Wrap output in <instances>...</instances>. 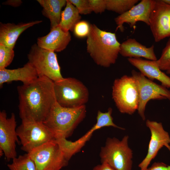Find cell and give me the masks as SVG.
<instances>
[{"label": "cell", "mask_w": 170, "mask_h": 170, "mask_svg": "<svg viewBox=\"0 0 170 170\" xmlns=\"http://www.w3.org/2000/svg\"><path fill=\"white\" fill-rule=\"evenodd\" d=\"M54 82L39 76L32 82L18 86L19 116L22 122H43L56 101Z\"/></svg>", "instance_id": "obj_1"}, {"label": "cell", "mask_w": 170, "mask_h": 170, "mask_svg": "<svg viewBox=\"0 0 170 170\" xmlns=\"http://www.w3.org/2000/svg\"><path fill=\"white\" fill-rule=\"evenodd\" d=\"M87 50L94 62L104 67L114 64L120 54L121 44L115 33L101 30L91 24L86 40Z\"/></svg>", "instance_id": "obj_2"}, {"label": "cell", "mask_w": 170, "mask_h": 170, "mask_svg": "<svg viewBox=\"0 0 170 170\" xmlns=\"http://www.w3.org/2000/svg\"><path fill=\"white\" fill-rule=\"evenodd\" d=\"M86 112L85 105L75 107H66L60 105L56 101L43 122L56 136L66 138L71 135L85 118Z\"/></svg>", "instance_id": "obj_3"}, {"label": "cell", "mask_w": 170, "mask_h": 170, "mask_svg": "<svg viewBox=\"0 0 170 170\" xmlns=\"http://www.w3.org/2000/svg\"><path fill=\"white\" fill-rule=\"evenodd\" d=\"M129 137L121 140L108 138L99 154L101 162H106L115 170H132L133 151L129 146Z\"/></svg>", "instance_id": "obj_4"}, {"label": "cell", "mask_w": 170, "mask_h": 170, "mask_svg": "<svg viewBox=\"0 0 170 170\" xmlns=\"http://www.w3.org/2000/svg\"><path fill=\"white\" fill-rule=\"evenodd\" d=\"M112 93V99L121 113L132 115L137 110L139 92L136 81L132 76L124 75L116 79Z\"/></svg>", "instance_id": "obj_5"}, {"label": "cell", "mask_w": 170, "mask_h": 170, "mask_svg": "<svg viewBox=\"0 0 170 170\" xmlns=\"http://www.w3.org/2000/svg\"><path fill=\"white\" fill-rule=\"evenodd\" d=\"M54 88L56 101L64 107L73 108L84 105L88 100L87 88L74 78H64L54 82Z\"/></svg>", "instance_id": "obj_6"}, {"label": "cell", "mask_w": 170, "mask_h": 170, "mask_svg": "<svg viewBox=\"0 0 170 170\" xmlns=\"http://www.w3.org/2000/svg\"><path fill=\"white\" fill-rule=\"evenodd\" d=\"M22 145L21 149L28 153L50 141L56 135L43 122H22L16 129Z\"/></svg>", "instance_id": "obj_7"}, {"label": "cell", "mask_w": 170, "mask_h": 170, "mask_svg": "<svg viewBox=\"0 0 170 170\" xmlns=\"http://www.w3.org/2000/svg\"><path fill=\"white\" fill-rule=\"evenodd\" d=\"M28 61L33 66L39 76H45L54 82L64 77L60 72L56 54L34 44L27 55Z\"/></svg>", "instance_id": "obj_8"}, {"label": "cell", "mask_w": 170, "mask_h": 170, "mask_svg": "<svg viewBox=\"0 0 170 170\" xmlns=\"http://www.w3.org/2000/svg\"><path fill=\"white\" fill-rule=\"evenodd\" d=\"M27 153L34 162L37 170H60L67 166L69 161L55 140Z\"/></svg>", "instance_id": "obj_9"}, {"label": "cell", "mask_w": 170, "mask_h": 170, "mask_svg": "<svg viewBox=\"0 0 170 170\" xmlns=\"http://www.w3.org/2000/svg\"><path fill=\"white\" fill-rule=\"evenodd\" d=\"M132 76L135 80L139 92V103L138 113L143 121L145 119L144 112L148 102L150 100H170V91L162 85L153 82L140 72L133 70Z\"/></svg>", "instance_id": "obj_10"}, {"label": "cell", "mask_w": 170, "mask_h": 170, "mask_svg": "<svg viewBox=\"0 0 170 170\" xmlns=\"http://www.w3.org/2000/svg\"><path fill=\"white\" fill-rule=\"evenodd\" d=\"M16 122L14 113L8 118L5 110L0 112V155L3 154L8 162L17 157L16 143H20L16 129Z\"/></svg>", "instance_id": "obj_11"}, {"label": "cell", "mask_w": 170, "mask_h": 170, "mask_svg": "<svg viewBox=\"0 0 170 170\" xmlns=\"http://www.w3.org/2000/svg\"><path fill=\"white\" fill-rule=\"evenodd\" d=\"M146 125L150 129L151 136L147 154L138 165L140 170L147 169L152 160L163 146L166 147L170 152V137L169 133L164 129L162 123L147 119Z\"/></svg>", "instance_id": "obj_12"}, {"label": "cell", "mask_w": 170, "mask_h": 170, "mask_svg": "<svg viewBox=\"0 0 170 170\" xmlns=\"http://www.w3.org/2000/svg\"><path fill=\"white\" fill-rule=\"evenodd\" d=\"M149 26L156 42L170 37V6L162 0H155Z\"/></svg>", "instance_id": "obj_13"}, {"label": "cell", "mask_w": 170, "mask_h": 170, "mask_svg": "<svg viewBox=\"0 0 170 170\" xmlns=\"http://www.w3.org/2000/svg\"><path fill=\"white\" fill-rule=\"evenodd\" d=\"M154 0H142L130 9L115 19L116 29L124 31L123 24H128L134 29L137 22L142 21L149 26L150 19L155 3Z\"/></svg>", "instance_id": "obj_14"}, {"label": "cell", "mask_w": 170, "mask_h": 170, "mask_svg": "<svg viewBox=\"0 0 170 170\" xmlns=\"http://www.w3.org/2000/svg\"><path fill=\"white\" fill-rule=\"evenodd\" d=\"M71 40L69 31L63 30L59 26L51 29L47 35L39 37L37 44L40 47L54 52L65 49Z\"/></svg>", "instance_id": "obj_15"}, {"label": "cell", "mask_w": 170, "mask_h": 170, "mask_svg": "<svg viewBox=\"0 0 170 170\" xmlns=\"http://www.w3.org/2000/svg\"><path fill=\"white\" fill-rule=\"evenodd\" d=\"M128 62L138 69L140 72L149 79L160 81L165 87L170 88V77L159 68L156 60L141 58H128Z\"/></svg>", "instance_id": "obj_16"}, {"label": "cell", "mask_w": 170, "mask_h": 170, "mask_svg": "<svg viewBox=\"0 0 170 170\" xmlns=\"http://www.w3.org/2000/svg\"><path fill=\"white\" fill-rule=\"evenodd\" d=\"M39 77L37 73L29 62L21 68L13 69H0V87L5 83L20 81L24 85L29 84Z\"/></svg>", "instance_id": "obj_17"}, {"label": "cell", "mask_w": 170, "mask_h": 170, "mask_svg": "<svg viewBox=\"0 0 170 170\" xmlns=\"http://www.w3.org/2000/svg\"><path fill=\"white\" fill-rule=\"evenodd\" d=\"M36 20L27 23H0V44L13 49L20 35L25 30L42 22Z\"/></svg>", "instance_id": "obj_18"}, {"label": "cell", "mask_w": 170, "mask_h": 170, "mask_svg": "<svg viewBox=\"0 0 170 170\" xmlns=\"http://www.w3.org/2000/svg\"><path fill=\"white\" fill-rule=\"evenodd\" d=\"M120 54L128 58L142 57L149 60H157L153 45L147 47L134 38L128 39L121 44Z\"/></svg>", "instance_id": "obj_19"}, {"label": "cell", "mask_w": 170, "mask_h": 170, "mask_svg": "<svg viewBox=\"0 0 170 170\" xmlns=\"http://www.w3.org/2000/svg\"><path fill=\"white\" fill-rule=\"evenodd\" d=\"M37 1L43 8L42 14L48 18L50 22L51 29L59 25L61 9L66 5L65 0H37Z\"/></svg>", "instance_id": "obj_20"}, {"label": "cell", "mask_w": 170, "mask_h": 170, "mask_svg": "<svg viewBox=\"0 0 170 170\" xmlns=\"http://www.w3.org/2000/svg\"><path fill=\"white\" fill-rule=\"evenodd\" d=\"M112 111V110L111 108H109L108 111L105 112L99 110L97 112L96 123L86 133L76 141L85 145L86 142L90 139L95 131L105 127L111 126L121 129L125 130L124 128L119 127L114 123L111 116Z\"/></svg>", "instance_id": "obj_21"}, {"label": "cell", "mask_w": 170, "mask_h": 170, "mask_svg": "<svg viewBox=\"0 0 170 170\" xmlns=\"http://www.w3.org/2000/svg\"><path fill=\"white\" fill-rule=\"evenodd\" d=\"M65 7L62 11L59 26L65 31H73L76 25L81 17L77 8L69 1L66 0Z\"/></svg>", "instance_id": "obj_22"}, {"label": "cell", "mask_w": 170, "mask_h": 170, "mask_svg": "<svg viewBox=\"0 0 170 170\" xmlns=\"http://www.w3.org/2000/svg\"><path fill=\"white\" fill-rule=\"evenodd\" d=\"M55 141L65 157L69 161L85 145L76 141L72 142L67 140L65 138L60 136H56Z\"/></svg>", "instance_id": "obj_23"}, {"label": "cell", "mask_w": 170, "mask_h": 170, "mask_svg": "<svg viewBox=\"0 0 170 170\" xmlns=\"http://www.w3.org/2000/svg\"><path fill=\"white\" fill-rule=\"evenodd\" d=\"M7 165L10 170H37L35 164L28 154L21 155L13 159Z\"/></svg>", "instance_id": "obj_24"}, {"label": "cell", "mask_w": 170, "mask_h": 170, "mask_svg": "<svg viewBox=\"0 0 170 170\" xmlns=\"http://www.w3.org/2000/svg\"><path fill=\"white\" fill-rule=\"evenodd\" d=\"M106 9L121 15L134 6L138 0H106Z\"/></svg>", "instance_id": "obj_25"}, {"label": "cell", "mask_w": 170, "mask_h": 170, "mask_svg": "<svg viewBox=\"0 0 170 170\" xmlns=\"http://www.w3.org/2000/svg\"><path fill=\"white\" fill-rule=\"evenodd\" d=\"M14 55L13 49L0 44V69L8 66L12 62Z\"/></svg>", "instance_id": "obj_26"}, {"label": "cell", "mask_w": 170, "mask_h": 170, "mask_svg": "<svg viewBox=\"0 0 170 170\" xmlns=\"http://www.w3.org/2000/svg\"><path fill=\"white\" fill-rule=\"evenodd\" d=\"M158 65L162 71L170 69V38L163 49L160 58L157 60Z\"/></svg>", "instance_id": "obj_27"}, {"label": "cell", "mask_w": 170, "mask_h": 170, "mask_svg": "<svg viewBox=\"0 0 170 170\" xmlns=\"http://www.w3.org/2000/svg\"><path fill=\"white\" fill-rule=\"evenodd\" d=\"M90 24L85 20L80 21L75 26L73 32L77 37L83 38L87 37L90 30Z\"/></svg>", "instance_id": "obj_28"}, {"label": "cell", "mask_w": 170, "mask_h": 170, "mask_svg": "<svg viewBox=\"0 0 170 170\" xmlns=\"http://www.w3.org/2000/svg\"><path fill=\"white\" fill-rule=\"evenodd\" d=\"M77 8L80 14H87L92 12L88 0H69Z\"/></svg>", "instance_id": "obj_29"}, {"label": "cell", "mask_w": 170, "mask_h": 170, "mask_svg": "<svg viewBox=\"0 0 170 170\" xmlns=\"http://www.w3.org/2000/svg\"><path fill=\"white\" fill-rule=\"evenodd\" d=\"M92 11L96 14L101 13L106 9V0H88Z\"/></svg>", "instance_id": "obj_30"}, {"label": "cell", "mask_w": 170, "mask_h": 170, "mask_svg": "<svg viewBox=\"0 0 170 170\" xmlns=\"http://www.w3.org/2000/svg\"><path fill=\"white\" fill-rule=\"evenodd\" d=\"M145 170H170V165L162 162H155Z\"/></svg>", "instance_id": "obj_31"}, {"label": "cell", "mask_w": 170, "mask_h": 170, "mask_svg": "<svg viewBox=\"0 0 170 170\" xmlns=\"http://www.w3.org/2000/svg\"><path fill=\"white\" fill-rule=\"evenodd\" d=\"M93 170H115L109 164L106 162H102L101 164L95 166Z\"/></svg>", "instance_id": "obj_32"}, {"label": "cell", "mask_w": 170, "mask_h": 170, "mask_svg": "<svg viewBox=\"0 0 170 170\" xmlns=\"http://www.w3.org/2000/svg\"><path fill=\"white\" fill-rule=\"evenodd\" d=\"M22 3V2L21 0H8L3 2V4L16 7L20 6Z\"/></svg>", "instance_id": "obj_33"}, {"label": "cell", "mask_w": 170, "mask_h": 170, "mask_svg": "<svg viewBox=\"0 0 170 170\" xmlns=\"http://www.w3.org/2000/svg\"><path fill=\"white\" fill-rule=\"evenodd\" d=\"M162 2L167 4L170 6V0H162Z\"/></svg>", "instance_id": "obj_34"}, {"label": "cell", "mask_w": 170, "mask_h": 170, "mask_svg": "<svg viewBox=\"0 0 170 170\" xmlns=\"http://www.w3.org/2000/svg\"><path fill=\"white\" fill-rule=\"evenodd\" d=\"M166 73L167 74H170V69L166 71Z\"/></svg>", "instance_id": "obj_35"}]
</instances>
